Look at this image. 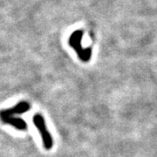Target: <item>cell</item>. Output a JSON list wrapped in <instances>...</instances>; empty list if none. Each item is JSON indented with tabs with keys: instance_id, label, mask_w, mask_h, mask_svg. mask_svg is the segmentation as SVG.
I'll return each instance as SVG.
<instances>
[{
	"instance_id": "4",
	"label": "cell",
	"mask_w": 157,
	"mask_h": 157,
	"mask_svg": "<svg viewBox=\"0 0 157 157\" xmlns=\"http://www.w3.org/2000/svg\"><path fill=\"white\" fill-rule=\"evenodd\" d=\"M5 124H8V125H11L12 127L16 128L18 130H25L27 128V123L21 119V118L18 117H7L5 119H2L1 120Z\"/></svg>"
},
{
	"instance_id": "2",
	"label": "cell",
	"mask_w": 157,
	"mask_h": 157,
	"mask_svg": "<svg viewBox=\"0 0 157 157\" xmlns=\"http://www.w3.org/2000/svg\"><path fill=\"white\" fill-rule=\"evenodd\" d=\"M81 33H75L72 35L71 39L69 40V44L71 45L72 47L74 48V50L76 51L77 54L79 57V59L82 61H88L90 57L92 55V50L90 49H83L81 47Z\"/></svg>"
},
{
	"instance_id": "1",
	"label": "cell",
	"mask_w": 157,
	"mask_h": 157,
	"mask_svg": "<svg viewBox=\"0 0 157 157\" xmlns=\"http://www.w3.org/2000/svg\"><path fill=\"white\" fill-rule=\"evenodd\" d=\"M33 121L35 127L39 130L42 141H43L44 147L46 150H50L53 146V140H52V137L50 132L47 130L45 119L43 117V115H41L40 113H36L33 118Z\"/></svg>"
},
{
	"instance_id": "3",
	"label": "cell",
	"mask_w": 157,
	"mask_h": 157,
	"mask_svg": "<svg viewBox=\"0 0 157 157\" xmlns=\"http://www.w3.org/2000/svg\"><path fill=\"white\" fill-rule=\"evenodd\" d=\"M31 109V105L27 101H20L17 105L11 108H7L0 111V120L7 117H12L15 114H22L28 112Z\"/></svg>"
}]
</instances>
